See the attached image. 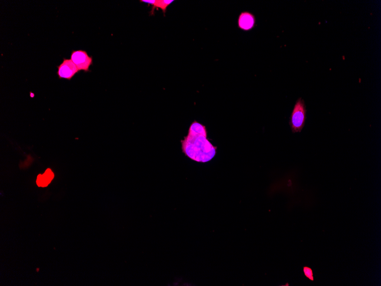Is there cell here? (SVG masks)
<instances>
[{"mask_svg": "<svg viewBox=\"0 0 381 286\" xmlns=\"http://www.w3.org/2000/svg\"><path fill=\"white\" fill-rule=\"evenodd\" d=\"M256 22V17L254 14L247 11L242 12L238 17V27L242 30L248 32L254 28Z\"/></svg>", "mask_w": 381, "mask_h": 286, "instance_id": "obj_5", "label": "cell"}, {"mask_svg": "<svg viewBox=\"0 0 381 286\" xmlns=\"http://www.w3.org/2000/svg\"><path fill=\"white\" fill-rule=\"evenodd\" d=\"M57 68V74L60 79L71 80L79 72L77 66L71 59L64 58L63 62Z\"/></svg>", "mask_w": 381, "mask_h": 286, "instance_id": "obj_4", "label": "cell"}, {"mask_svg": "<svg viewBox=\"0 0 381 286\" xmlns=\"http://www.w3.org/2000/svg\"><path fill=\"white\" fill-rule=\"evenodd\" d=\"M53 172L48 168L43 175L40 174L37 179V184L40 187H46L54 178Z\"/></svg>", "mask_w": 381, "mask_h": 286, "instance_id": "obj_6", "label": "cell"}, {"mask_svg": "<svg viewBox=\"0 0 381 286\" xmlns=\"http://www.w3.org/2000/svg\"><path fill=\"white\" fill-rule=\"evenodd\" d=\"M307 110L304 100L300 98L294 106L290 119V126L293 133L301 132L306 123Z\"/></svg>", "mask_w": 381, "mask_h": 286, "instance_id": "obj_2", "label": "cell"}, {"mask_svg": "<svg viewBox=\"0 0 381 286\" xmlns=\"http://www.w3.org/2000/svg\"><path fill=\"white\" fill-rule=\"evenodd\" d=\"M141 2L147 3H149V4L153 5L155 2V0H141Z\"/></svg>", "mask_w": 381, "mask_h": 286, "instance_id": "obj_9", "label": "cell"}, {"mask_svg": "<svg viewBox=\"0 0 381 286\" xmlns=\"http://www.w3.org/2000/svg\"><path fill=\"white\" fill-rule=\"evenodd\" d=\"M71 59L77 66L79 72H88L93 64V58L89 56L85 50H79L72 51Z\"/></svg>", "mask_w": 381, "mask_h": 286, "instance_id": "obj_3", "label": "cell"}, {"mask_svg": "<svg viewBox=\"0 0 381 286\" xmlns=\"http://www.w3.org/2000/svg\"><path fill=\"white\" fill-rule=\"evenodd\" d=\"M174 2V0H155L153 6L154 8L161 9L165 13L168 6Z\"/></svg>", "mask_w": 381, "mask_h": 286, "instance_id": "obj_7", "label": "cell"}, {"mask_svg": "<svg viewBox=\"0 0 381 286\" xmlns=\"http://www.w3.org/2000/svg\"><path fill=\"white\" fill-rule=\"evenodd\" d=\"M205 126L195 120L190 125L188 136L181 141L183 152L197 163H205L215 156L216 147L207 140Z\"/></svg>", "mask_w": 381, "mask_h": 286, "instance_id": "obj_1", "label": "cell"}, {"mask_svg": "<svg viewBox=\"0 0 381 286\" xmlns=\"http://www.w3.org/2000/svg\"><path fill=\"white\" fill-rule=\"evenodd\" d=\"M304 273L307 278H309L311 281H313V272L310 268L305 267L304 268Z\"/></svg>", "mask_w": 381, "mask_h": 286, "instance_id": "obj_8", "label": "cell"}]
</instances>
